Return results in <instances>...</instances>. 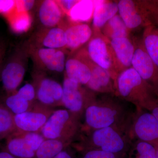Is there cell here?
<instances>
[{
	"label": "cell",
	"instance_id": "1",
	"mask_svg": "<svg viewBox=\"0 0 158 158\" xmlns=\"http://www.w3.org/2000/svg\"><path fill=\"white\" fill-rule=\"evenodd\" d=\"M114 85L118 96L140 109L147 110L157 98L152 88L132 67L118 75Z\"/></svg>",
	"mask_w": 158,
	"mask_h": 158
},
{
	"label": "cell",
	"instance_id": "2",
	"mask_svg": "<svg viewBox=\"0 0 158 158\" xmlns=\"http://www.w3.org/2000/svg\"><path fill=\"white\" fill-rule=\"evenodd\" d=\"M84 113L86 126L91 131L107 127L119 129V123L124 115L123 108L119 105L95 99L86 106Z\"/></svg>",
	"mask_w": 158,
	"mask_h": 158
},
{
	"label": "cell",
	"instance_id": "3",
	"mask_svg": "<svg viewBox=\"0 0 158 158\" xmlns=\"http://www.w3.org/2000/svg\"><path fill=\"white\" fill-rule=\"evenodd\" d=\"M80 118L66 109L55 110L40 132L45 139L72 142L81 129Z\"/></svg>",
	"mask_w": 158,
	"mask_h": 158
},
{
	"label": "cell",
	"instance_id": "4",
	"mask_svg": "<svg viewBox=\"0 0 158 158\" xmlns=\"http://www.w3.org/2000/svg\"><path fill=\"white\" fill-rule=\"evenodd\" d=\"M153 0H120L118 13L130 31L154 25Z\"/></svg>",
	"mask_w": 158,
	"mask_h": 158
},
{
	"label": "cell",
	"instance_id": "5",
	"mask_svg": "<svg viewBox=\"0 0 158 158\" xmlns=\"http://www.w3.org/2000/svg\"><path fill=\"white\" fill-rule=\"evenodd\" d=\"M28 56L27 46L25 44L15 51L1 71V79L8 95L16 92L23 81Z\"/></svg>",
	"mask_w": 158,
	"mask_h": 158
},
{
	"label": "cell",
	"instance_id": "6",
	"mask_svg": "<svg viewBox=\"0 0 158 158\" xmlns=\"http://www.w3.org/2000/svg\"><path fill=\"white\" fill-rule=\"evenodd\" d=\"M84 140L83 150L95 148L119 155L127 146L119 129L113 127L92 130Z\"/></svg>",
	"mask_w": 158,
	"mask_h": 158
},
{
	"label": "cell",
	"instance_id": "7",
	"mask_svg": "<svg viewBox=\"0 0 158 158\" xmlns=\"http://www.w3.org/2000/svg\"><path fill=\"white\" fill-rule=\"evenodd\" d=\"M85 48L92 62L107 71L115 84L118 75L110 40L100 33L93 34Z\"/></svg>",
	"mask_w": 158,
	"mask_h": 158
},
{
	"label": "cell",
	"instance_id": "8",
	"mask_svg": "<svg viewBox=\"0 0 158 158\" xmlns=\"http://www.w3.org/2000/svg\"><path fill=\"white\" fill-rule=\"evenodd\" d=\"M29 56L32 58L37 71L61 73L65 71L66 50L47 48L27 44Z\"/></svg>",
	"mask_w": 158,
	"mask_h": 158
},
{
	"label": "cell",
	"instance_id": "9",
	"mask_svg": "<svg viewBox=\"0 0 158 158\" xmlns=\"http://www.w3.org/2000/svg\"><path fill=\"white\" fill-rule=\"evenodd\" d=\"M5 150L15 158H34L45 141L40 132L16 131L6 138Z\"/></svg>",
	"mask_w": 158,
	"mask_h": 158
},
{
	"label": "cell",
	"instance_id": "10",
	"mask_svg": "<svg viewBox=\"0 0 158 158\" xmlns=\"http://www.w3.org/2000/svg\"><path fill=\"white\" fill-rule=\"evenodd\" d=\"M75 81L64 77L62 106L81 117L85 108L94 99L93 92Z\"/></svg>",
	"mask_w": 158,
	"mask_h": 158
},
{
	"label": "cell",
	"instance_id": "11",
	"mask_svg": "<svg viewBox=\"0 0 158 158\" xmlns=\"http://www.w3.org/2000/svg\"><path fill=\"white\" fill-rule=\"evenodd\" d=\"M33 85L39 103L52 108L62 106L63 88L59 82L46 76L44 73L37 71L34 75Z\"/></svg>",
	"mask_w": 158,
	"mask_h": 158
},
{
	"label": "cell",
	"instance_id": "12",
	"mask_svg": "<svg viewBox=\"0 0 158 158\" xmlns=\"http://www.w3.org/2000/svg\"><path fill=\"white\" fill-rule=\"evenodd\" d=\"M132 67L152 88L158 98V69L148 55L142 38H135Z\"/></svg>",
	"mask_w": 158,
	"mask_h": 158
},
{
	"label": "cell",
	"instance_id": "13",
	"mask_svg": "<svg viewBox=\"0 0 158 158\" xmlns=\"http://www.w3.org/2000/svg\"><path fill=\"white\" fill-rule=\"evenodd\" d=\"M37 101L33 108L27 112L14 115L17 131L25 132H40L48 119L55 111Z\"/></svg>",
	"mask_w": 158,
	"mask_h": 158
},
{
	"label": "cell",
	"instance_id": "14",
	"mask_svg": "<svg viewBox=\"0 0 158 158\" xmlns=\"http://www.w3.org/2000/svg\"><path fill=\"white\" fill-rule=\"evenodd\" d=\"M90 58L85 48L69 54L66 59L65 75L68 78L86 86L91 76Z\"/></svg>",
	"mask_w": 158,
	"mask_h": 158
},
{
	"label": "cell",
	"instance_id": "15",
	"mask_svg": "<svg viewBox=\"0 0 158 158\" xmlns=\"http://www.w3.org/2000/svg\"><path fill=\"white\" fill-rule=\"evenodd\" d=\"M65 25V23L62 22L54 27L42 28L28 43L34 46L65 50L67 40Z\"/></svg>",
	"mask_w": 158,
	"mask_h": 158
},
{
	"label": "cell",
	"instance_id": "16",
	"mask_svg": "<svg viewBox=\"0 0 158 158\" xmlns=\"http://www.w3.org/2000/svg\"><path fill=\"white\" fill-rule=\"evenodd\" d=\"M132 129L139 141L153 145L158 144V121L150 112L141 110L135 117Z\"/></svg>",
	"mask_w": 158,
	"mask_h": 158
},
{
	"label": "cell",
	"instance_id": "17",
	"mask_svg": "<svg viewBox=\"0 0 158 158\" xmlns=\"http://www.w3.org/2000/svg\"><path fill=\"white\" fill-rule=\"evenodd\" d=\"M113 51L115 68L118 75L132 67L135 51L134 40L130 37L116 38L110 40Z\"/></svg>",
	"mask_w": 158,
	"mask_h": 158
},
{
	"label": "cell",
	"instance_id": "18",
	"mask_svg": "<svg viewBox=\"0 0 158 158\" xmlns=\"http://www.w3.org/2000/svg\"><path fill=\"white\" fill-rule=\"evenodd\" d=\"M65 31L67 40L65 50L69 55L88 43L93 34L92 28L88 23L70 21L65 23Z\"/></svg>",
	"mask_w": 158,
	"mask_h": 158
},
{
	"label": "cell",
	"instance_id": "19",
	"mask_svg": "<svg viewBox=\"0 0 158 158\" xmlns=\"http://www.w3.org/2000/svg\"><path fill=\"white\" fill-rule=\"evenodd\" d=\"M91 76L86 88L93 92L115 93L114 81L107 71L96 65L90 59Z\"/></svg>",
	"mask_w": 158,
	"mask_h": 158
},
{
	"label": "cell",
	"instance_id": "20",
	"mask_svg": "<svg viewBox=\"0 0 158 158\" xmlns=\"http://www.w3.org/2000/svg\"><path fill=\"white\" fill-rule=\"evenodd\" d=\"M92 15L93 34L101 32L102 29L118 11V1H94Z\"/></svg>",
	"mask_w": 158,
	"mask_h": 158
},
{
	"label": "cell",
	"instance_id": "21",
	"mask_svg": "<svg viewBox=\"0 0 158 158\" xmlns=\"http://www.w3.org/2000/svg\"><path fill=\"white\" fill-rule=\"evenodd\" d=\"M40 22L42 28L54 27L63 22L65 15L56 1L45 0L40 2L37 11Z\"/></svg>",
	"mask_w": 158,
	"mask_h": 158
},
{
	"label": "cell",
	"instance_id": "22",
	"mask_svg": "<svg viewBox=\"0 0 158 158\" xmlns=\"http://www.w3.org/2000/svg\"><path fill=\"white\" fill-rule=\"evenodd\" d=\"M101 31L110 41L116 38L130 37L131 33L119 14H116L110 19Z\"/></svg>",
	"mask_w": 158,
	"mask_h": 158
},
{
	"label": "cell",
	"instance_id": "23",
	"mask_svg": "<svg viewBox=\"0 0 158 158\" xmlns=\"http://www.w3.org/2000/svg\"><path fill=\"white\" fill-rule=\"evenodd\" d=\"M71 142L61 139H45L37 150L34 158H53L69 146Z\"/></svg>",
	"mask_w": 158,
	"mask_h": 158
},
{
	"label": "cell",
	"instance_id": "24",
	"mask_svg": "<svg viewBox=\"0 0 158 158\" xmlns=\"http://www.w3.org/2000/svg\"><path fill=\"white\" fill-rule=\"evenodd\" d=\"M146 52L158 69V28L151 25L144 29L142 38Z\"/></svg>",
	"mask_w": 158,
	"mask_h": 158
},
{
	"label": "cell",
	"instance_id": "25",
	"mask_svg": "<svg viewBox=\"0 0 158 158\" xmlns=\"http://www.w3.org/2000/svg\"><path fill=\"white\" fill-rule=\"evenodd\" d=\"M35 103L29 101L28 99L17 90L15 93L8 95L4 104L15 115L31 110Z\"/></svg>",
	"mask_w": 158,
	"mask_h": 158
},
{
	"label": "cell",
	"instance_id": "26",
	"mask_svg": "<svg viewBox=\"0 0 158 158\" xmlns=\"http://www.w3.org/2000/svg\"><path fill=\"white\" fill-rule=\"evenodd\" d=\"M94 8V1H80L68 16L70 21L84 23L92 19Z\"/></svg>",
	"mask_w": 158,
	"mask_h": 158
},
{
	"label": "cell",
	"instance_id": "27",
	"mask_svg": "<svg viewBox=\"0 0 158 158\" xmlns=\"http://www.w3.org/2000/svg\"><path fill=\"white\" fill-rule=\"evenodd\" d=\"M16 131L14 114L4 104L0 103V140L6 139Z\"/></svg>",
	"mask_w": 158,
	"mask_h": 158
},
{
	"label": "cell",
	"instance_id": "28",
	"mask_svg": "<svg viewBox=\"0 0 158 158\" xmlns=\"http://www.w3.org/2000/svg\"><path fill=\"white\" fill-rule=\"evenodd\" d=\"M6 16L11 29L16 33L27 31L31 25V19L29 12H19L14 8L12 12Z\"/></svg>",
	"mask_w": 158,
	"mask_h": 158
},
{
	"label": "cell",
	"instance_id": "29",
	"mask_svg": "<svg viewBox=\"0 0 158 158\" xmlns=\"http://www.w3.org/2000/svg\"><path fill=\"white\" fill-rule=\"evenodd\" d=\"M135 158H156V149L154 145L138 141L136 144Z\"/></svg>",
	"mask_w": 158,
	"mask_h": 158
},
{
	"label": "cell",
	"instance_id": "30",
	"mask_svg": "<svg viewBox=\"0 0 158 158\" xmlns=\"http://www.w3.org/2000/svg\"><path fill=\"white\" fill-rule=\"evenodd\" d=\"M82 158H119V155L99 149L84 150Z\"/></svg>",
	"mask_w": 158,
	"mask_h": 158
},
{
	"label": "cell",
	"instance_id": "31",
	"mask_svg": "<svg viewBox=\"0 0 158 158\" xmlns=\"http://www.w3.org/2000/svg\"><path fill=\"white\" fill-rule=\"evenodd\" d=\"M79 1L78 0H58L56 2L64 14L68 16L71 11Z\"/></svg>",
	"mask_w": 158,
	"mask_h": 158
},
{
	"label": "cell",
	"instance_id": "32",
	"mask_svg": "<svg viewBox=\"0 0 158 158\" xmlns=\"http://www.w3.org/2000/svg\"><path fill=\"white\" fill-rule=\"evenodd\" d=\"M15 1L0 0V14L5 16L8 15L14 10Z\"/></svg>",
	"mask_w": 158,
	"mask_h": 158
},
{
	"label": "cell",
	"instance_id": "33",
	"mask_svg": "<svg viewBox=\"0 0 158 158\" xmlns=\"http://www.w3.org/2000/svg\"><path fill=\"white\" fill-rule=\"evenodd\" d=\"M34 1H15V10L19 12H29L34 7Z\"/></svg>",
	"mask_w": 158,
	"mask_h": 158
},
{
	"label": "cell",
	"instance_id": "34",
	"mask_svg": "<svg viewBox=\"0 0 158 158\" xmlns=\"http://www.w3.org/2000/svg\"><path fill=\"white\" fill-rule=\"evenodd\" d=\"M152 15L154 24L158 28V0L153 1Z\"/></svg>",
	"mask_w": 158,
	"mask_h": 158
},
{
	"label": "cell",
	"instance_id": "35",
	"mask_svg": "<svg viewBox=\"0 0 158 158\" xmlns=\"http://www.w3.org/2000/svg\"><path fill=\"white\" fill-rule=\"evenodd\" d=\"M53 158H75L74 154L69 146L63 150Z\"/></svg>",
	"mask_w": 158,
	"mask_h": 158
},
{
	"label": "cell",
	"instance_id": "36",
	"mask_svg": "<svg viewBox=\"0 0 158 158\" xmlns=\"http://www.w3.org/2000/svg\"><path fill=\"white\" fill-rule=\"evenodd\" d=\"M155 117L158 121V98H156L147 110Z\"/></svg>",
	"mask_w": 158,
	"mask_h": 158
},
{
	"label": "cell",
	"instance_id": "37",
	"mask_svg": "<svg viewBox=\"0 0 158 158\" xmlns=\"http://www.w3.org/2000/svg\"><path fill=\"white\" fill-rule=\"evenodd\" d=\"M0 158H15L6 150H0Z\"/></svg>",
	"mask_w": 158,
	"mask_h": 158
},
{
	"label": "cell",
	"instance_id": "38",
	"mask_svg": "<svg viewBox=\"0 0 158 158\" xmlns=\"http://www.w3.org/2000/svg\"><path fill=\"white\" fill-rule=\"evenodd\" d=\"M4 47L2 44L0 43V65L2 62V59L3 55L4 54Z\"/></svg>",
	"mask_w": 158,
	"mask_h": 158
},
{
	"label": "cell",
	"instance_id": "39",
	"mask_svg": "<svg viewBox=\"0 0 158 158\" xmlns=\"http://www.w3.org/2000/svg\"><path fill=\"white\" fill-rule=\"evenodd\" d=\"M156 149V158H158V144L154 145Z\"/></svg>",
	"mask_w": 158,
	"mask_h": 158
},
{
	"label": "cell",
	"instance_id": "40",
	"mask_svg": "<svg viewBox=\"0 0 158 158\" xmlns=\"http://www.w3.org/2000/svg\"><path fill=\"white\" fill-rule=\"evenodd\" d=\"M0 66H1V65H0ZM1 71H0V75H1Z\"/></svg>",
	"mask_w": 158,
	"mask_h": 158
}]
</instances>
